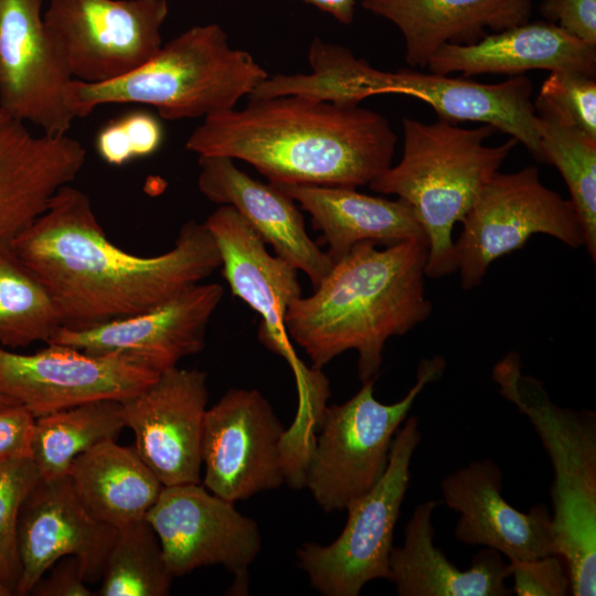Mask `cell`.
I'll list each match as a JSON object with an SVG mask.
<instances>
[{
	"label": "cell",
	"mask_w": 596,
	"mask_h": 596,
	"mask_svg": "<svg viewBox=\"0 0 596 596\" xmlns=\"http://www.w3.org/2000/svg\"><path fill=\"white\" fill-rule=\"evenodd\" d=\"M532 83L517 75L498 84L465 77L425 74L414 70L379 71L376 94H402L428 104L439 119L477 121L492 126L521 142L542 160L539 117L531 100Z\"/></svg>",
	"instance_id": "20"
},
{
	"label": "cell",
	"mask_w": 596,
	"mask_h": 596,
	"mask_svg": "<svg viewBox=\"0 0 596 596\" xmlns=\"http://www.w3.org/2000/svg\"><path fill=\"white\" fill-rule=\"evenodd\" d=\"M539 132L542 160L562 174L584 231V246L595 263L596 138L578 127L543 117H539Z\"/></svg>",
	"instance_id": "30"
},
{
	"label": "cell",
	"mask_w": 596,
	"mask_h": 596,
	"mask_svg": "<svg viewBox=\"0 0 596 596\" xmlns=\"http://www.w3.org/2000/svg\"><path fill=\"white\" fill-rule=\"evenodd\" d=\"M172 579L159 539L142 519L118 529L95 595L166 596Z\"/></svg>",
	"instance_id": "31"
},
{
	"label": "cell",
	"mask_w": 596,
	"mask_h": 596,
	"mask_svg": "<svg viewBox=\"0 0 596 596\" xmlns=\"http://www.w3.org/2000/svg\"><path fill=\"white\" fill-rule=\"evenodd\" d=\"M421 439L418 418L407 416L393 438L381 479L347 505L348 520L341 534L331 544L308 542L297 550L299 566L320 594L358 596L369 582L390 579L393 533Z\"/></svg>",
	"instance_id": "8"
},
{
	"label": "cell",
	"mask_w": 596,
	"mask_h": 596,
	"mask_svg": "<svg viewBox=\"0 0 596 596\" xmlns=\"http://www.w3.org/2000/svg\"><path fill=\"white\" fill-rule=\"evenodd\" d=\"M117 531L87 511L68 475L41 479L19 517L21 575L14 593L30 594L38 581L64 556L79 560L86 583L99 581Z\"/></svg>",
	"instance_id": "17"
},
{
	"label": "cell",
	"mask_w": 596,
	"mask_h": 596,
	"mask_svg": "<svg viewBox=\"0 0 596 596\" xmlns=\"http://www.w3.org/2000/svg\"><path fill=\"white\" fill-rule=\"evenodd\" d=\"M126 427L121 402L95 401L35 419L32 459L41 479L68 473L74 459L95 445L116 440Z\"/></svg>",
	"instance_id": "28"
},
{
	"label": "cell",
	"mask_w": 596,
	"mask_h": 596,
	"mask_svg": "<svg viewBox=\"0 0 596 596\" xmlns=\"http://www.w3.org/2000/svg\"><path fill=\"white\" fill-rule=\"evenodd\" d=\"M455 242L456 272L465 290L478 286L497 258L521 248L534 234L565 245H585L573 203L543 184L536 167L497 172L464 216Z\"/></svg>",
	"instance_id": "9"
},
{
	"label": "cell",
	"mask_w": 596,
	"mask_h": 596,
	"mask_svg": "<svg viewBox=\"0 0 596 596\" xmlns=\"http://www.w3.org/2000/svg\"><path fill=\"white\" fill-rule=\"evenodd\" d=\"M277 187L309 213L313 228L321 232L328 245L326 253L333 264L364 242L390 246L409 240L427 241L415 213L400 199L372 196L355 188Z\"/></svg>",
	"instance_id": "26"
},
{
	"label": "cell",
	"mask_w": 596,
	"mask_h": 596,
	"mask_svg": "<svg viewBox=\"0 0 596 596\" xmlns=\"http://www.w3.org/2000/svg\"><path fill=\"white\" fill-rule=\"evenodd\" d=\"M67 475L87 511L116 529L145 519L164 487L135 447L116 440L77 456Z\"/></svg>",
	"instance_id": "27"
},
{
	"label": "cell",
	"mask_w": 596,
	"mask_h": 596,
	"mask_svg": "<svg viewBox=\"0 0 596 596\" xmlns=\"http://www.w3.org/2000/svg\"><path fill=\"white\" fill-rule=\"evenodd\" d=\"M396 142L377 111L283 95L203 118L185 149L244 161L277 185L356 189L392 166Z\"/></svg>",
	"instance_id": "2"
},
{
	"label": "cell",
	"mask_w": 596,
	"mask_h": 596,
	"mask_svg": "<svg viewBox=\"0 0 596 596\" xmlns=\"http://www.w3.org/2000/svg\"><path fill=\"white\" fill-rule=\"evenodd\" d=\"M95 148L107 164L120 167L132 161V156L119 119L104 125L96 135Z\"/></svg>",
	"instance_id": "39"
},
{
	"label": "cell",
	"mask_w": 596,
	"mask_h": 596,
	"mask_svg": "<svg viewBox=\"0 0 596 596\" xmlns=\"http://www.w3.org/2000/svg\"><path fill=\"white\" fill-rule=\"evenodd\" d=\"M40 480L32 457H12L0 461V575L13 593L21 575L19 517L24 501Z\"/></svg>",
	"instance_id": "32"
},
{
	"label": "cell",
	"mask_w": 596,
	"mask_h": 596,
	"mask_svg": "<svg viewBox=\"0 0 596 596\" xmlns=\"http://www.w3.org/2000/svg\"><path fill=\"white\" fill-rule=\"evenodd\" d=\"M9 117H7L1 110H0V126L8 119Z\"/></svg>",
	"instance_id": "43"
},
{
	"label": "cell",
	"mask_w": 596,
	"mask_h": 596,
	"mask_svg": "<svg viewBox=\"0 0 596 596\" xmlns=\"http://www.w3.org/2000/svg\"><path fill=\"white\" fill-rule=\"evenodd\" d=\"M502 486V470L490 458L472 460L441 479L443 502L459 514L456 539L497 550L509 562L555 553L546 505L536 503L528 512L519 511L503 498Z\"/></svg>",
	"instance_id": "18"
},
{
	"label": "cell",
	"mask_w": 596,
	"mask_h": 596,
	"mask_svg": "<svg viewBox=\"0 0 596 596\" xmlns=\"http://www.w3.org/2000/svg\"><path fill=\"white\" fill-rule=\"evenodd\" d=\"M330 14L339 23L351 24L358 0H299Z\"/></svg>",
	"instance_id": "40"
},
{
	"label": "cell",
	"mask_w": 596,
	"mask_h": 596,
	"mask_svg": "<svg viewBox=\"0 0 596 596\" xmlns=\"http://www.w3.org/2000/svg\"><path fill=\"white\" fill-rule=\"evenodd\" d=\"M403 152L369 185L406 202L428 243L425 274L439 278L456 272L453 230L461 222L483 185L499 171L518 143L485 141L497 130L485 125L461 128L438 119L430 124L402 119Z\"/></svg>",
	"instance_id": "4"
},
{
	"label": "cell",
	"mask_w": 596,
	"mask_h": 596,
	"mask_svg": "<svg viewBox=\"0 0 596 596\" xmlns=\"http://www.w3.org/2000/svg\"><path fill=\"white\" fill-rule=\"evenodd\" d=\"M41 577L30 594L36 596H93L84 579L81 562L76 556H64Z\"/></svg>",
	"instance_id": "38"
},
{
	"label": "cell",
	"mask_w": 596,
	"mask_h": 596,
	"mask_svg": "<svg viewBox=\"0 0 596 596\" xmlns=\"http://www.w3.org/2000/svg\"><path fill=\"white\" fill-rule=\"evenodd\" d=\"M43 0H0V110L44 135H67L75 116L65 102L73 79L46 28Z\"/></svg>",
	"instance_id": "13"
},
{
	"label": "cell",
	"mask_w": 596,
	"mask_h": 596,
	"mask_svg": "<svg viewBox=\"0 0 596 596\" xmlns=\"http://www.w3.org/2000/svg\"><path fill=\"white\" fill-rule=\"evenodd\" d=\"M221 255L222 274L233 296L262 318L258 337L290 364L295 375L307 366L296 355L285 328L289 305L301 297L297 269L277 255L231 205H220L204 222Z\"/></svg>",
	"instance_id": "19"
},
{
	"label": "cell",
	"mask_w": 596,
	"mask_h": 596,
	"mask_svg": "<svg viewBox=\"0 0 596 596\" xmlns=\"http://www.w3.org/2000/svg\"><path fill=\"white\" fill-rule=\"evenodd\" d=\"M145 519L173 577L222 565L245 582L262 546L257 523L201 483L163 487Z\"/></svg>",
	"instance_id": "14"
},
{
	"label": "cell",
	"mask_w": 596,
	"mask_h": 596,
	"mask_svg": "<svg viewBox=\"0 0 596 596\" xmlns=\"http://www.w3.org/2000/svg\"><path fill=\"white\" fill-rule=\"evenodd\" d=\"M512 593L518 596H565L571 579L564 557L557 553L528 561H510Z\"/></svg>",
	"instance_id": "34"
},
{
	"label": "cell",
	"mask_w": 596,
	"mask_h": 596,
	"mask_svg": "<svg viewBox=\"0 0 596 596\" xmlns=\"http://www.w3.org/2000/svg\"><path fill=\"white\" fill-rule=\"evenodd\" d=\"M539 117L578 127L596 138V82L574 72H551L534 103Z\"/></svg>",
	"instance_id": "33"
},
{
	"label": "cell",
	"mask_w": 596,
	"mask_h": 596,
	"mask_svg": "<svg viewBox=\"0 0 596 596\" xmlns=\"http://www.w3.org/2000/svg\"><path fill=\"white\" fill-rule=\"evenodd\" d=\"M125 131L132 159L150 157L162 146L164 130L152 113L134 110L118 117Z\"/></svg>",
	"instance_id": "37"
},
{
	"label": "cell",
	"mask_w": 596,
	"mask_h": 596,
	"mask_svg": "<svg viewBox=\"0 0 596 596\" xmlns=\"http://www.w3.org/2000/svg\"><path fill=\"white\" fill-rule=\"evenodd\" d=\"M198 188L211 202L233 206L275 254L305 273L316 287L333 263L309 237L296 202L277 185L263 183L222 156H199Z\"/></svg>",
	"instance_id": "22"
},
{
	"label": "cell",
	"mask_w": 596,
	"mask_h": 596,
	"mask_svg": "<svg viewBox=\"0 0 596 596\" xmlns=\"http://www.w3.org/2000/svg\"><path fill=\"white\" fill-rule=\"evenodd\" d=\"M428 243L409 240L377 249L355 245L336 262L312 295L295 299L285 328L321 370L355 350L360 381L376 379L385 342L425 321L433 310L425 295Z\"/></svg>",
	"instance_id": "3"
},
{
	"label": "cell",
	"mask_w": 596,
	"mask_h": 596,
	"mask_svg": "<svg viewBox=\"0 0 596 596\" xmlns=\"http://www.w3.org/2000/svg\"><path fill=\"white\" fill-rule=\"evenodd\" d=\"M437 500L418 503L404 531V541L390 554V579L398 596H509V565L493 549L483 547L461 571L435 545L433 513Z\"/></svg>",
	"instance_id": "25"
},
{
	"label": "cell",
	"mask_w": 596,
	"mask_h": 596,
	"mask_svg": "<svg viewBox=\"0 0 596 596\" xmlns=\"http://www.w3.org/2000/svg\"><path fill=\"white\" fill-rule=\"evenodd\" d=\"M268 76L251 53L231 46L220 24L209 23L183 31L123 77L94 84L72 79L64 95L75 118L125 103L152 106L168 120L205 118L234 109Z\"/></svg>",
	"instance_id": "5"
},
{
	"label": "cell",
	"mask_w": 596,
	"mask_h": 596,
	"mask_svg": "<svg viewBox=\"0 0 596 596\" xmlns=\"http://www.w3.org/2000/svg\"><path fill=\"white\" fill-rule=\"evenodd\" d=\"M508 353L492 371L500 394L524 415L554 472L551 513L555 553L567 564L571 594H596V413L555 404L543 383Z\"/></svg>",
	"instance_id": "6"
},
{
	"label": "cell",
	"mask_w": 596,
	"mask_h": 596,
	"mask_svg": "<svg viewBox=\"0 0 596 596\" xmlns=\"http://www.w3.org/2000/svg\"><path fill=\"white\" fill-rule=\"evenodd\" d=\"M430 73L465 76L521 75L531 70L574 72L595 78L596 46L552 22H525L489 33L472 44H446L429 58Z\"/></svg>",
	"instance_id": "23"
},
{
	"label": "cell",
	"mask_w": 596,
	"mask_h": 596,
	"mask_svg": "<svg viewBox=\"0 0 596 596\" xmlns=\"http://www.w3.org/2000/svg\"><path fill=\"white\" fill-rule=\"evenodd\" d=\"M35 417L20 404L0 409V461L32 457Z\"/></svg>",
	"instance_id": "36"
},
{
	"label": "cell",
	"mask_w": 596,
	"mask_h": 596,
	"mask_svg": "<svg viewBox=\"0 0 596 596\" xmlns=\"http://www.w3.org/2000/svg\"><path fill=\"white\" fill-rule=\"evenodd\" d=\"M286 429L256 389H231L204 416L203 486L230 501L247 499L286 482Z\"/></svg>",
	"instance_id": "11"
},
{
	"label": "cell",
	"mask_w": 596,
	"mask_h": 596,
	"mask_svg": "<svg viewBox=\"0 0 596 596\" xmlns=\"http://www.w3.org/2000/svg\"><path fill=\"white\" fill-rule=\"evenodd\" d=\"M12 594H14L13 590L8 586V584L0 575V596H10Z\"/></svg>",
	"instance_id": "41"
},
{
	"label": "cell",
	"mask_w": 596,
	"mask_h": 596,
	"mask_svg": "<svg viewBox=\"0 0 596 596\" xmlns=\"http://www.w3.org/2000/svg\"><path fill=\"white\" fill-rule=\"evenodd\" d=\"M541 11L565 32L596 46V0H544Z\"/></svg>",
	"instance_id": "35"
},
{
	"label": "cell",
	"mask_w": 596,
	"mask_h": 596,
	"mask_svg": "<svg viewBox=\"0 0 596 596\" xmlns=\"http://www.w3.org/2000/svg\"><path fill=\"white\" fill-rule=\"evenodd\" d=\"M85 161L86 149L78 140L35 136L24 123L8 118L0 126V245L35 221Z\"/></svg>",
	"instance_id": "21"
},
{
	"label": "cell",
	"mask_w": 596,
	"mask_h": 596,
	"mask_svg": "<svg viewBox=\"0 0 596 596\" xmlns=\"http://www.w3.org/2000/svg\"><path fill=\"white\" fill-rule=\"evenodd\" d=\"M11 246L52 295L63 327L84 328L148 310L221 267L216 243L190 220L174 246L139 256L110 242L88 195L64 185Z\"/></svg>",
	"instance_id": "1"
},
{
	"label": "cell",
	"mask_w": 596,
	"mask_h": 596,
	"mask_svg": "<svg viewBox=\"0 0 596 596\" xmlns=\"http://www.w3.org/2000/svg\"><path fill=\"white\" fill-rule=\"evenodd\" d=\"M362 7L386 19L402 33L405 61L427 67L446 44H472L489 33L523 24L531 0H362Z\"/></svg>",
	"instance_id": "24"
},
{
	"label": "cell",
	"mask_w": 596,
	"mask_h": 596,
	"mask_svg": "<svg viewBox=\"0 0 596 596\" xmlns=\"http://www.w3.org/2000/svg\"><path fill=\"white\" fill-rule=\"evenodd\" d=\"M446 369L440 355L421 360L416 382L393 404L374 397L371 379L345 403L326 406L305 468V485L326 512L345 509L383 476L393 438L421 392Z\"/></svg>",
	"instance_id": "7"
},
{
	"label": "cell",
	"mask_w": 596,
	"mask_h": 596,
	"mask_svg": "<svg viewBox=\"0 0 596 596\" xmlns=\"http://www.w3.org/2000/svg\"><path fill=\"white\" fill-rule=\"evenodd\" d=\"M223 295L222 285L200 283L135 315L84 328L61 327L49 343L120 354L160 374L203 350Z\"/></svg>",
	"instance_id": "15"
},
{
	"label": "cell",
	"mask_w": 596,
	"mask_h": 596,
	"mask_svg": "<svg viewBox=\"0 0 596 596\" xmlns=\"http://www.w3.org/2000/svg\"><path fill=\"white\" fill-rule=\"evenodd\" d=\"M63 327L46 286L19 258L10 243L0 245V345L49 343Z\"/></svg>",
	"instance_id": "29"
},
{
	"label": "cell",
	"mask_w": 596,
	"mask_h": 596,
	"mask_svg": "<svg viewBox=\"0 0 596 596\" xmlns=\"http://www.w3.org/2000/svg\"><path fill=\"white\" fill-rule=\"evenodd\" d=\"M13 404H17V403H14L10 398H8V397L3 396L2 394H0V409L4 408L7 406L13 405Z\"/></svg>",
	"instance_id": "42"
},
{
	"label": "cell",
	"mask_w": 596,
	"mask_h": 596,
	"mask_svg": "<svg viewBox=\"0 0 596 596\" xmlns=\"http://www.w3.org/2000/svg\"><path fill=\"white\" fill-rule=\"evenodd\" d=\"M168 13V0H50L43 20L73 79L94 84L149 61Z\"/></svg>",
	"instance_id": "10"
},
{
	"label": "cell",
	"mask_w": 596,
	"mask_h": 596,
	"mask_svg": "<svg viewBox=\"0 0 596 596\" xmlns=\"http://www.w3.org/2000/svg\"><path fill=\"white\" fill-rule=\"evenodd\" d=\"M160 374L116 353L49 343L31 354L0 347V394L38 418L81 404L124 401Z\"/></svg>",
	"instance_id": "12"
},
{
	"label": "cell",
	"mask_w": 596,
	"mask_h": 596,
	"mask_svg": "<svg viewBox=\"0 0 596 596\" xmlns=\"http://www.w3.org/2000/svg\"><path fill=\"white\" fill-rule=\"evenodd\" d=\"M206 379L203 371L175 366L121 401L134 447L164 487L201 483Z\"/></svg>",
	"instance_id": "16"
}]
</instances>
